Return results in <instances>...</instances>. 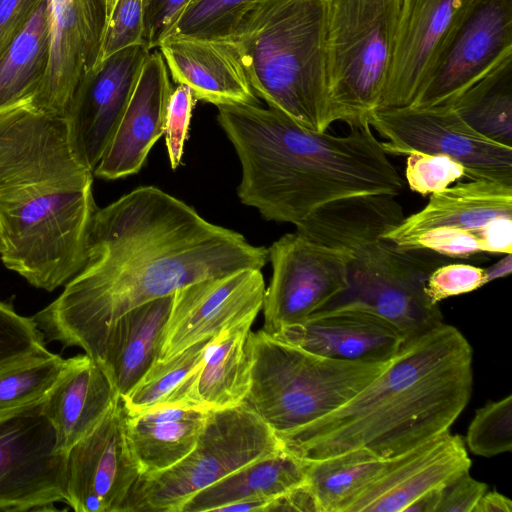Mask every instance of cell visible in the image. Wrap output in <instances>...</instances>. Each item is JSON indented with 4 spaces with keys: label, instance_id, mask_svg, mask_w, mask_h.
<instances>
[{
    "label": "cell",
    "instance_id": "cell-1",
    "mask_svg": "<svg viewBox=\"0 0 512 512\" xmlns=\"http://www.w3.org/2000/svg\"><path fill=\"white\" fill-rule=\"evenodd\" d=\"M267 261V248L157 187L141 186L96 210L85 265L32 318L46 342L92 357L131 309L203 279L261 270Z\"/></svg>",
    "mask_w": 512,
    "mask_h": 512
},
{
    "label": "cell",
    "instance_id": "cell-2",
    "mask_svg": "<svg viewBox=\"0 0 512 512\" xmlns=\"http://www.w3.org/2000/svg\"><path fill=\"white\" fill-rule=\"evenodd\" d=\"M93 173L76 157L66 118L30 103L0 112V256L52 292L85 265L96 207Z\"/></svg>",
    "mask_w": 512,
    "mask_h": 512
},
{
    "label": "cell",
    "instance_id": "cell-3",
    "mask_svg": "<svg viewBox=\"0 0 512 512\" xmlns=\"http://www.w3.org/2000/svg\"><path fill=\"white\" fill-rule=\"evenodd\" d=\"M472 366L470 343L443 322L404 341L388 367L344 404L279 440L306 462L358 448L396 458L450 431L470 400Z\"/></svg>",
    "mask_w": 512,
    "mask_h": 512
},
{
    "label": "cell",
    "instance_id": "cell-4",
    "mask_svg": "<svg viewBox=\"0 0 512 512\" xmlns=\"http://www.w3.org/2000/svg\"><path fill=\"white\" fill-rule=\"evenodd\" d=\"M241 165L237 196L268 221L297 226L340 198L397 196L405 183L369 124L345 136L307 129L259 104L217 106Z\"/></svg>",
    "mask_w": 512,
    "mask_h": 512
},
{
    "label": "cell",
    "instance_id": "cell-5",
    "mask_svg": "<svg viewBox=\"0 0 512 512\" xmlns=\"http://www.w3.org/2000/svg\"><path fill=\"white\" fill-rule=\"evenodd\" d=\"M327 0H255L233 38L256 96L299 125L326 132Z\"/></svg>",
    "mask_w": 512,
    "mask_h": 512
},
{
    "label": "cell",
    "instance_id": "cell-6",
    "mask_svg": "<svg viewBox=\"0 0 512 512\" xmlns=\"http://www.w3.org/2000/svg\"><path fill=\"white\" fill-rule=\"evenodd\" d=\"M250 388L244 403L279 438L338 408L380 375L387 362L323 357L250 331Z\"/></svg>",
    "mask_w": 512,
    "mask_h": 512
},
{
    "label": "cell",
    "instance_id": "cell-7",
    "mask_svg": "<svg viewBox=\"0 0 512 512\" xmlns=\"http://www.w3.org/2000/svg\"><path fill=\"white\" fill-rule=\"evenodd\" d=\"M401 0H327L326 71L331 122L368 123L387 81Z\"/></svg>",
    "mask_w": 512,
    "mask_h": 512
},
{
    "label": "cell",
    "instance_id": "cell-8",
    "mask_svg": "<svg viewBox=\"0 0 512 512\" xmlns=\"http://www.w3.org/2000/svg\"><path fill=\"white\" fill-rule=\"evenodd\" d=\"M282 450L273 430L245 403L209 411L191 452L166 470L142 475L122 512H180L201 490Z\"/></svg>",
    "mask_w": 512,
    "mask_h": 512
},
{
    "label": "cell",
    "instance_id": "cell-9",
    "mask_svg": "<svg viewBox=\"0 0 512 512\" xmlns=\"http://www.w3.org/2000/svg\"><path fill=\"white\" fill-rule=\"evenodd\" d=\"M348 254V288L320 310L369 313L387 322L404 341L443 323L439 305L425 292L429 274L443 264L442 255L401 249L382 237L355 243Z\"/></svg>",
    "mask_w": 512,
    "mask_h": 512
},
{
    "label": "cell",
    "instance_id": "cell-10",
    "mask_svg": "<svg viewBox=\"0 0 512 512\" xmlns=\"http://www.w3.org/2000/svg\"><path fill=\"white\" fill-rule=\"evenodd\" d=\"M368 123L387 139L381 142L387 154L445 155L459 162L470 180L512 185V147L480 135L450 106L379 108Z\"/></svg>",
    "mask_w": 512,
    "mask_h": 512
},
{
    "label": "cell",
    "instance_id": "cell-11",
    "mask_svg": "<svg viewBox=\"0 0 512 512\" xmlns=\"http://www.w3.org/2000/svg\"><path fill=\"white\" fill-rule=\"evenodd\" d=\"M272 277L264 293L263 331L272 335L322 309L348 288L350 255L287 233L268 249Z\"/></svg>",
    "mask_w": 512,
    "mask_h": 512
},
{
    "label": "cell",
    "instance_id": "cell-12",
    "mask_svg": "<svg viewBox=\"0 0 512 512\" xmlns=\"http://www.w3.org/2000/svg\"><path fill=\"white\" fill-rule=\"evenodd\" d=\"M42 407L0 420V511L50 510L65 503L66 455Z\"/></svg>",
    "mask_w": 512,
    "mask_h": 512
},
{
    "label": "cell",
    "instance_id": "cell-13",
    "mask_svg": "<svg viewBox=\"0 0 512 512\" xmlns=\"http://www.w3.org/2000/svg\"><path fill=\"white\" fill-rule=\"evenodd\" d=\"M265 293L260 269H241L191 283L173 293L156 361L246 321H254Z\"/></svg>",
    "mask_w": 512,
    "mask_h": 512
},
{
    "label": "cell",
    "instance_id": "cell-14",
    "mask_svg": "<svg viewBox=\"0 0 512 512\" xmlns=\"http://www.w3.org/2000/svg\"><path fill=\"white\" fill-rule=\"evenodd\" d=\"M141 475L120 398L66 454L65 504L76 512H122Z\"/></svg>",
    "mask_w": 512,
    "mask_h": 512
},
{
    "label": "cell",
    "instance_id": "cell-15",
    "mask_svg": "<svg viewBox=\"0 0 512 512\" xmlns=\"http://www.w3.org/2000/svg\"><path fill=\"white\" fill-rule=\"evenodd\" d=\"M512 57V0H475L412 106H451Z\"/></svg>",
    "mask_w": 512,
    "mask_h": 512
},
{
    "label": "cell",
    "instance_id": "cell-16",
    "mask_svg": "<svg viewBox=\"0 0 512 512\" xmlns=\"http://www.w3.org/2000/svg\"><path fill=\"white\" fill-rule=\"evenodd\" d=\"M475 0H401L379 108L410 106Z\"/></svg>",
    "mask_w": 512,
    "mask_h": 512
},
{
    "label": "cell",
    "instance_id": "cell-17",
    "mask_svg": "<svg viewBox=\"0 0 512 512\" xmlns=\"http://www.w3.org/2000/svg\"><path fill=\"white\" fill-rule=\"evenodd\" d=\"M150 50L135 45L93 67L81 79L66 116L72 149L92 173L130 100Z\"/></svg>",
    "mask_w": 512,
    "mask_h": 512
},
{
    "label": "cell",
    "instance_id": "cell-18",
    "mask_svg": "<svg viewBox=\"0 0 512 512\" xmlns=\"http://www.w3.org/2000/svg\"><path fill=\"white\" fill-rule=\"evenodd\" d=\"M50 54L30 104L66 118L74 93L95 65L106 24V0H47Z\"/></svg>",
    "mask_w": 512,
    "mask_h": 512
},
{
    "label": "cell",
    "instance_id": "cell-19",
    "mask_svg": "<svg viewBox=\"0 0 512 512\" xmlns=\"http://www.w3.org/2000/svg\"><path fill=\"white\" fill-rule=\"evenodd\" d=\"M471 464L463 438L448 431L396 457L348 512H405L418 498L443 490L469 472Z\"/></svg>",
    "mask_w": 512,
    "mask_h": 512
},
{
    "label": "cell",
    "instance_id": "cell-20",
    "mask_svg": "<svg viewBox=\"0 0 512 512\" xmlns=\"http://www.w3.org/2000/svg\"><path fill=\"white\" fill-rule=\"evenodd\" d=\"M173 92L159 50L150 51L116 131L93 174L114 180L138 173L153 145L164 134Z\"/></svg>",
    "mask_w": 512,
    "mask_h": 512
},
{
    "label": "cell",
    "instance_id": "cell-21",
    "mask_svg": "<svg viewBox=\"0 0 512 512\" xmlns=\"http://www.w3.org/2000/svg\"><path fill=\"white\" fill-rule=\"evenodd\" d=\"M287 344L337 360L390 361L404 340L384 320L354 309H329L270 335Z\"/></svg>",
    "mask_w": 512,
    "mask_h": 512
},
{
    "label": "cell",
    "instance_id": "cell-22",
    "mask_svg": "<svg viewBox=\"0 0 512 512\" xmlns=\"http://www.w3.org/2000/svg\"><path fill=\"white\" fill-rule=\"evenodd\" d=\"M158 49L174 82L188 86L196 100L216 106L258 104L234 38L170 35Z\"/></svg>",
    "mask_w": 512,
    "mask_h": 512
},
{
    "label": "cell",
    "instance_id": "cell-23",
    "mask_svg": "<svg viewBox=\"0 0 512 512\" xmlns=\"http://www.w3.org/2000/svg\"><path fill=\"white\" fill-rule=\"evenodd\" d=\"M120 399L110 379L87 354L67 364L42 407L56 437V450L67 454L103 420Z\"/></svg>",
    "mask_w": 512,
    "mask_h": 512
},
{
    "label": "cell",
    "instance_id": "cell-24",
    "mask_svg": "<svg viewBox=\"0 0 512 512\" xmlns=\"http://www.w3.org/2000/svg\"><path fill=\"white\" fill-rule=\"evenodd\" d=\"M172 299L173 294L154 299L123 314L109 327L91 357L104 370L120 398L157 360Z\"/></svg>",
    "mask_w": 512,
    "mask_h": 512
},
{
    "label": "cell",
    "instance_id": "cell-25",
    "mask_svg": "<svg viewBox=\"0 0 512 512\" xmlns=\"http://www.w3.org/2000/svg\"><path fill=\"white\" fill-rule=\"evenodd\" d=\"M253 322L240 323L213 337L203 361L169 406H187L209 412L244 403L251 380L246 343Z\"/></svg>",
    "mask_w": 512,
    "mask_h": 512
},
{
    "label": "cell",
    "instance_id": "cell-26",
    "mask_svg": "<svg viewBox=\"0 0 512 512\" xmlns=\"http://www.w3.org/2000/svg\"><path fill=\"white\" fill-rule=\"evenodd\" d=\"M501 216H512V185L487 180L459 182L431 194L423 209L404 217L384 238L396 243L441 226L473 231Z\"/></svg>",
    "mask_w": 512,
    "mask_h": 512
},
{
    "label": "cell",
    "instance_id": "cell-27",
    "mask_svg": "<svg viewBox=\"0 0 512 512\" xmlns=\"http://www.w3.org/2000/svg\"><path fill=\"white\" fill-rule=\"evenodd\" d=\"M207 414L197 408L169 405L141 412L125 410L127 439L142 475L166 470L189 454Z\"/></svg>",
    "mask_w": 512,
    "mask_h": 512
},
{
    "label": "cell",
    "instance_id": "cell-28",
    "mask_svg": "<svg viewBox=\"0 0 512 512\" xmlns=\"http://www.w3.org/2000/svg\"><path fill=\"white\" fill-rule=\"evenodd\" d=\"M306 483L305 462L285 450L258 459L190 498L180 512L219 511L246 499L274 500Z\"/></svg>",
    "mask_w": 512,
    "mask_h": 512
},
{
    "label": "cell",
    "instance_id": "cell-29",
    "mask_svg": "<svg viewBox=\"0 0 512 512\" xmlns=\"http://www.w3.org/2000/svg\"><path fill=\"white\" fill-rule=\"evenodd\" d=\"M403 219L395 196L358 195L322 205L296 226V232L313 243L340 250L359 234L376 229L389 233Z\"/></svg>",
    "mask_w": 512,
    "mask_h": 512
},
{
    "label": "cell",
    "instance_id": "cell-30",
    "mask_svg": "<svg viewBox=\"0 0 512 512\" xmlns=\"http://www.w3.org/2000/svg\"><path fill=\"white\" fill-rule=\"evenodd\" d=\"M367 449H353L317 461H304L306 484L318 512H348L351 505L392 465Z\"/></svg>",
    "mask_w": 512,
    "mask_h": 512
},
{
    "label": "cell",
    "instance_id": "cell-31",
    "mask_svg": "<svg viewBox=\"0 0 512 512\" xmlns=\"http://www.w3.org/2000/svg\"><path fill=\"white\" fill-rule=\"evenodd\" d=\"M49 54V9L43 0L0 59V112L31 102L45 75Z\"/></svg>",
    "mask_w": 512,
    "mask_h": 512
},
{
    "label": "cell",
    "instance_id": "cell-32",
    "mask_svg": "<svg viewBox=\"0 0 512 512\" xmlns=\"http://www.w3.org/2000/svg\"><path fill=\"white\" fill-rule=\"evenodd\" d=\"M450 107L480 135L512 147V57L473 84Z\"/></svg>",
    "mask_w": 512,
    "mask_h": 512
},
{
    "label": "cell",
    "instance_id": "cell-33",
    "mask_svg": "<svg viewBox=\"0 0 512 512\" xmlns=\"http://www.w3.org/2000/svg\"><path fill=\"white\" fill-rule=\"evenodd\" d=\"M66 364L46 349L0 367V420L43 406Z\"/></svg>",
    "mask_w": 512,
    "mask_h": 512
},
{
    "label": "cell",
    "instance_id": "cell-34",
    "mask_svg": "<svg viewBox=\"0 0 512 512\" xmlns=\"http://www.w3.org/2000/svg\"><path fill=\"white\" fill-rule=\"evenodd\" d=\"M212 338L203 339L168 360L155 361L140 381L121 398L125 410L141 412L169 405L203 361Z\"/></svg>",
    "mask_w": 512,
    "mask_h": 512
},
{
    "label": "cell",
    "instance_id": "cell-35",
    "mask_svg": "<svg viewBox=\"0 0 512 512\" xmlns=\"http://www.w3.org/2000/svg\"><path fill=\"white\" fill-rule=\"evenodd\" d=\"M254 1L190 0L167 36L233 39L245 13Z\"/></svg>",
    "mask_w": 512,
    "mask_h": 512
},
{
    "label": "cell",
    "instance_id": "cell-36",
    "mask_svg": "<svg viewBox=\"0 0 512 512\" xmlns=\"http://www.w3.org/2000/svg\"><path fill=\"white\" fill-rule=\"evenodd\" d=\"M475 455L493 457L512 449V395L478 408L465 436Z\"/></svg>",
    "mask_w": 512,
    "mask_h": 512
},
{
    "label": "cell",
    "instance_id": "cell-37",
    "mask_svg": "<svg viewBox=\"0 0 512 512\" xmlns=\"http://www.w3.org/2000/svg\"><path fill=\"white\" fill-rule=\"evenodd\" d=\"M43 333L31 317L0 300V367L46 350Z\"/></svg>",
    "mask_w": 512,
    "mask_h": 512
},
{
    "label": "cell",
    "instance_id": "cell-38",
    "mask_svg": "<svg viewBox=\"0 0 512 512\" xmlns=\"http://www.w3.org/2000/svg\"><path fill=\"white\" fill-rule=\"evenodd\" d=\"M465 177V168L454 159L439 154L412 152L407 155L405 178L411 191L434 194Z\"/></svg>",
    "mask_w": 512,
    "mask_h": 512
},
{
    "label": "cell",
    "instance_id": "cell-39",
    "mask_svg": "<svg viewBox=\"0 0 512 512\" xmlns=\"http://www.w3.org/2000/svg\"><path fill=\"white\" fill-rule=\"evenodd\" d=\"M143 0H118L103 32L94 67L125 48L144 45Z\"/></svg>",
    "mask_w": 512,
    "mask_h": 512
},
{
    "label": "cell",
    "instance_id": "cell-40",
    "mask_svg": "<svg viewBox=\"0 0 512 512\" xmlns=\"http://www.w3.org/2000/svg\"><path fill=\"white\" fill-rule=\"evenodd\" d=\"M401 249H422L446 257H467L483 253L476 230L455 227H434L394 243Z\"/></svg>",
    "mask_w": 512,
    "mask_h": 512
},
{
    "label": "cell",
    "instance_id": "cell-41",
    "mask_svg": "<svg viewBox=\"0 0 512 512\" xmlns=\"http://www.w3.org/2000/svg\"><path fill=\"white\" fill-rule=\"evenodd\" d=\"M486 284L484 268L463 263H447L436 267L428 276L425 292L435 303L453 296L475 291Z\"/></svg>",
    "mask_w": 512,
    "mask_h": 512
},
{
    "label": "cell",
    "instance_id": "cell-42",
    "mask_svg": "<svg viewBox=\"0 0 512 512\" xmlns=\"http://www.w3.org/2000/svg\"><path fill=\"white\" fill-rule=\"evenodd\" d=\"M196 101L191 89L183 84H178L170 96L164 134L170 165L173 169L181 163Z\"/></svg>",
    "mask_w": 512,
    "mask_h": 512
},
{
    "label": "cell",
    "instance_id": "cell-43",
    "mask_svg": "<svg viewBox=\"0 0 512 512\" xmlns=\"http://www.w3.org/2000/svg\"><path fill=\"white\" fill-rule=\"evenodd\" d=\"M190 0H143L144 45L158 48L169 34Z\"/></svg>",
    "mask_w": 512,
    "mask_h": 512
},
{
    "label": "cell",
    "instance_id": "cell-44",
    "mask_svg": "<svg viewBox=\"0 0 512 512\" xmlns=\"http://www.w3.org/2000/svg\"><path fill=\"white\" fill-rule=\"evenodd\" d=\"M487 490L486 483L466 472L442 490L436 512H473Z\"/></svg>",
    "mask_w": 512,
    "mask_h": 512
},
{
    "label": "cell",
    "instance_id": "cell-45",
    "mask_svg": "<svg viewBox=\"0 0 512 512\" xmlns=\"http://www.w3.org/2000/svg\"><path fill=\"white\" fill-rule=\"evenodd\" d=\"M43 0H0V59Z\"/></svg>",
    "mask_w": 512,
    "mask_h": 512
},
{
    "label": "cell",
    "instance_id": "cell-46",
    "mask_svg": "<svg viewBox=\"0 0 512 512\" xmlns=\"http://www.w3.org/2000/svg\"><path fill=\"white\" fill-rule=\"evenodd\" d=\"M484 252L496 254L512 253V216H501L476 230Z\"/></svg>",
    "mask_w": 512,
    "mask_h": 512
},
{
    "label": "cell",
    "instance_id": "cell-47",
    "mask_svg": "<svg viewBox=\"0 0 512 512\" xmlns=\"http://www.w3.org/2000/svg\"><path fill=\"white\" fill-rule=\"evenodd\" d=\"M272 511L318 512V508L305 483L274 499L266 509V512Z\"/></svg>",
    "mask_w": 512,
    "mask_h": 512
},
{
    "label": "cell",
    "instance_id": "cell-48",
    "mask_svg": "<svg viewBox=\"0 0 512 512\" xmlns=\"http://www.w3.org/2000/svg\"><path fill=\"white\" fill-rule=\"evenodd\" d=\"M512 501L505 495L498 491H486L476 506L473 512H511Z\"/></svg>",
    "mask_w": 512,
    "mask_h": 512
},
{
    "label": "cell",
    "instance_id": "cell-49",
    "mask_svg": "<svg viewBox=\"0 0 512 512\" xmlns=\"http://www.w3.org/2000/svg\"><path fill=\"white\" fill-rule=\"evenodd\" d=\"M512 271V253L505 254L504 258L494 263L493 265L484 268L486 284L508 276Z\"/></svg>",
    "mask_w": 512,
    "mask_h": 512
},
{
    "label": "cell",
    "instance_id": "cell-50",
    "mask_svg": "<svg viewBox=\"0 0 512 512\" xmlns=\"http://www.w3.org/2000/svg\"><path fill=\"white\" fill-rule=\"evenodd\" d=\"M441 492L442 490L435 491L418 498L405 509V512H436Z\"/></svg>",
    "mask_w": 512,
    "mask_h": 512
},
{
    "label": "cell",
    "instance_id": "cell-51",
    "mask_svg": "<svg viewBox=\"0 0 512 512\" xmlns=\"http://www.w3.org/2000/svg\"><path fill=\"white\" fill-rule=\"evenodd\" d=\"M118 0H106V23L110 18ZM106 25V24H105Z\"/></svg>",
    "mask_w": 512,
    "mask_h": 512
}]
</instances>
